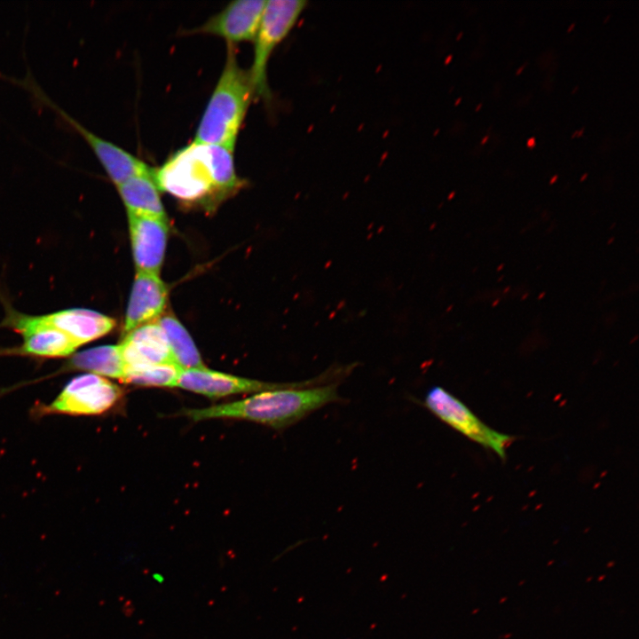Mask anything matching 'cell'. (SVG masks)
I'll use <instances>...</instances> for the list:
<instances>
[{
    "label": "cell",
    "mask_w": 639,
    "mask_h": 639,
    "mask_svg": "<svg viewBox=\"0 0 639 639\" xmlns=\"http://www.w3.org/2000/svg\"><path fill=\"white\" fill-rule=\"evenodd\" d=\"M265 4L266 0L233 1L201 26L190 29L187 33L219 36L224 38L227 44L233 45L241 42H253Z\"/></svg>",
    "instance_id": "cell-8"
},
{
    "label": "cell",
    "mask_w": 639,
    "mask_h": 639,
    "mask_svg": "<svg viewBox=\"0 0 639 639\" xmlns=\"http://www.w3.org/2000/svg\"><path fill=\"white\" fill-rule=\"evenodd\" d=\"M528 295H529V293H528V292H527V293H525V295H523V296H522V300H525V299H526V297L528 296Z\"/></svg>",
    "instance_id": "cell-31"
},
{
    "label": "cell",
    "mask_w": 639,
    "mask_h": 639,
    "mask_svg": "<svg viewBox=\"0 0 639 639\" xmlns=\"http://www.w3.org/2000/svg\"><path fill=\"white\" fill-rule=\"evenodd\" d=\"M157 322L166 336L173 359L179 367L183 369L204 367L191 335L175 317L161 316Z\"/></svg>",
    "instance_id": "cell-16"
},
{
    "label": "cell",
    "mask_w": 639,
    "mask_h": 639,
    "mask_svg": "<svg viewBox=\"0 0 639 639\" xmlns=\"http://www.w3.org/2000/svg\"><path fill=\"white\" fill-rule=\"evenodd\" d=\"M575 25H576V23H575V22H572V23L568 27L567 32L572 31V30L574 28Z\"/></svg>",
    "instance_id": "cell-23"
},
{
    "label": "cell",
    "mask_w": 639,
    "mask_h": 639,
    "mask_svg": "<svg viewBox=\"0 0 639 639\" xmlns=\"http://www.w3.org/2000/svg\"><path fill=\"white\" fill-rule=\"evenodd\" d=\"M545 296V292H542L540 295L538 296V299L540 300Z\"/></svg>",
    "instance_id": "cell-29"
},
{
    "label": "cell",
    "mask_w": 639,
    "mask_h": 639,
    "mask_svg": "<svg viewBox=\"0 0 639 639\" xmlns=\"http://www.w3.org/2000/svg\"><path fill=\"white\" fill-rule=\"evenodd\" d=\"M585 130V127H582L580 130H578L577 138H580Z\"/></svg>",
    "instance_id": "cell-21"
},
{
    "label": "cell",
    "mask_w": 639,
    "mask_h": 639,
    "mask_svg": "<svg viewBox=\"0 0 639 639\" xmlns=\"http://www.w3.org/2000/svg\"><path fill=\"white\" fill-rule=\"evenodd\" d=\"M504 267V264H501L497 268V271H501Z\"/></svg>",
    "instance_id": "cell-30"
},
{
    "label": "cell",
    "mask_w": 639,
    "mask_h": 639,
    "mask_svg": "<svg viewBox=\"0 0 639 639\" xmlns=\"http://www.w3.org/2000/svg\"><path fill=\"white\" fill-rule=\"evenodd\" d=\"M304 0L266 1L256 33L254 55L248 69L256 96L270 98L267 66L277 45L288 35L305 9Z\"/></svg>",
    "instance_id": "cell-4"
},
{
    "label": "cell",
    "mask_w": 639,
    "mask_h": 639,
    "mask_svg": "<svg viewBox=\"0 0 639 639\" xmlns=\"http://www.w3.org/2000/svg\"><path fill=\"white\" fill-rule=\"evenodd\" d=\"M502 278H503V276H501V278H500V279H499L498 280H499V281H500V280H502Z\"/></svg>",
    "instance_id": "cell-34"
},
{
    "label": "cell",
    "mask_w": 639,
    "mask_h": 639,
    "mask_svg": "<svg viewBox=\"0 0 639 639\" xmlns=\"http://www.w3.org/2000/svg\"><path fill=\"white\" fill-rule=\"evenodd\" d=\"M168 289L158 274L137 272L124 322V332L155 321L162 316Z\"/></svg>",
    "instance_id": "cell-11"
},
{
    "label": "cell",
    "mask_w": 639,
    "mask_h": 639,
    "mask_svg": "<svg viewBox=\"0 0 639 639\" xmlns=\"http://www.w3.org/2000/svg\"><path fill=\"white\" fill-rule=\"evenodd\" d=\"M499 302H500V299L494 300V301L493 302V304H492V306H493V307L496 306V305L499 304Z\"/></svg>",
    "instance_id": "cell-26"
},
{
    "label": "cell",
    "mask_w": 639,
    "mask_h": 639,
    "mask_svg": "<svg viewBox=\"0 0 639 639\" xmlns=\"http://www.w3.org/2000/svg\"><path fill=\"white\" fill-rule=\"evenodd\" d=\"M45 322L64 332L79 346L107 335L114 327V320L100 312L88 309H67L42 315Z\"/></svg>",
    "instance_id": "cell-13"
},
{
    "label": "cell",
    "mask_w": 639,
    "mask_h": 639,
    "mask_svg": "<svg viewBox=\"0 0 639 639\" xmlns=\"http://www.w3.org/2000/svg\"><path fill=\"white\" fill-rule=\"evenodd\" d=\"M182 367L176 363L140 364L124 367L122 382L141 386H177Z\"/></svg>",
    "instance_id": "cell-17"
},
{
    "label": "cell",
    "mask_w": 639,
    "mask_h": 639,
    "mask_svg": "<svg viewBox=\"0 0 639 639\" xmlns=\"http://www.w3.org/2000/svg\"><path fill=\"white\" fill-rule=\"evenodd\" d=\"M255 97L248 70L240 66L235 46L227 44L224 67L201 115L193 142L220 146L233 151Z\"/></svg>",
    "instance_id": "cell-3"
},
{
    "label": "cell",
    "mask_w": 639,
    "mask_h": 639,
    "mask_svg": "<svg viewBox=\"0 0 639 639\" xmlns=\"http://www.w3.org/2000/svg\"><path fill=\"white\" fill-rule=\"evenodd\" d=\"M509 289H510V287L508 286V287L503 290V293H508Z\"/></svg>",
    "instance_id": "cell-32"
},
{
    "label": "cell",
    "mask_w": 639,
    "mask_h": 639,
    "mask_svg": "<svg viewBox=\"0 0 639 639\" xmlns=\"http://www.w3.org/2000/svg\"><path fill=\"white\" fill-rule=\"evenodd\" d=\"M557 178H558V175L553 176L549 180V184L553 185L557 180Z\"/></svg>",
    "instance_id": "cell-20"
},
{
    "label": "cell",
    "mask_w": 639,
    "mask_h": 639,
    "mask_svg": "<svg viewBox=\"0 0 639 639\" xmlns=\"http://www.w3.org/2000/svg\"><path fill=\"white\" fill-rule=\"evenodd\" d=\"M122 397V390L118 385L87 373L72 378L50 404L39 406L36 412L40 416L99 415L111 410Z\"/></svg>",
    "instance_id": "cell-5"
},
{
    "label": "cell",
    "mask_w": 639,
    "mask_h": 639,
    "mask_svg": "<svg viewBox=\"0 0 639 639\" xmlns=\"http://www.w3.org/2000/svg\"><path fill=\"white\" fill-rule=\"evenodd\" d=\"M341 401L343 398L338 394L337 384L330 383L262 391L230 403L205 408H185L181 414L196 422L241 419L282 430L330 403Z\"/></svg>",
    "instance_id": "cell-2"
},
{
    "label": "cell",
    "mask_w": 639,
    "mask_h": 639,
    "mask_svg": "<svg viewBox=\"0 0 639 639\" xmlns=\"http://www.w3.org/2000/svg\"><path fill=\"white\" fill-rule=\"evenodd\" d=\"M67 369L84 370L100 376H123L124 363L118 345H103L82 351L67 362Z\"/></svg>",
    "instance_id": "cell-15"
},
{
    "label": "cell",
    "mask_w": 639,
    "mask_h": 639,
    "mask_svg": "<svg viewBox=\"0 0 639 639\" xmlns=\"http://www.w3.org/2000/svg\"><path fill=\"white\" fill-rule=\"evenodd\" d=\"M526 65H527V62L524 63V65H522L520 67H518L516 71V75H520L522 73V71L524 70V68L526 67Z\"/></svg>",
    "instance_id": "cell-19"
},
{
    "label": "cell",
    "mask_w": 639,
    "mask_h": 639,
    "mask_svg": "<svg viewBox=\"0 0 639 639\" xmlns=\"http://www.w3.org/2000/svg\"><path fill=\"white\" fill-rule=\"evenodd\" d=\"M137 272L158 274L164 259L169 226L167 218L128 213Z\"/></svg>",
    "instance_id": "cell-10"
},
{
    "label": "cell",
    "mask_w": 639,
    "mask_h": 639,
    "mask_svg": "<svg viewBox=\"0 0 639 639\" xmlns=\"http://www.w3.org/2000/svg\"><path fill=\"white\" fill-rule=\"evenodd\" d=\"M577 134H578V130H575V131L572 134L571 138H577Z\"/></svg>",
    "instance_id": "cell-28"
},
{
    "label": "cell",
    "mask_w": 639,
    "mask_h": 639,
    "mask_svg": "<svg viewBox=\"0 0 639 639\" xmlns=\"http://www.w3.org/2000/svg\"><path fill=\"white\" fill-rule=\"evenodd\" d=\"M578 88H579V86L576 85V86L573 88L572 93H575V91H577Z\"/></svg>",
    "instance_id": "cell-33"
},
{
    "label": "cell",
    "mask_w": 639,
    "mask_h": 639,
    "mask_svg": "<svg viewBox=\"0 0 639 639\" xmlns=\"http://www.w3.org/2000/svg\"><path fill=\"white\" fill-rule=\"evenodd\" d=\"M154 181L159 191L185 204L210 209L243 185L236 172L233 151L193 141L154 169Z\"/></svg>",
    "instance_id": "cell-1"
},
{
    "label": "cell",
    "mask_w": 639,
    "mask_h": 639,
    "mask_svg": "<svg viewBox=\"0 0 639 639\" xmlns=\"http://www.w3.org/2000/svg\"><path fill=\"white\" fill-rule=\"evenodd\" d=\"M5 324L21 334L23 343L15 351L41 358H63L71 355L79 345L67 334L44 321L42 316L11 312Z\"/></svg>",
    "instance_id": "cell-9"
},
{
    "label": "cell",
    "mask_w": 639,
    "mask_h": 639,
    "mask_svg": "<svg viewBox=\"0 0 639 639\" xmlns=\"http://www.w3.org/2000/svg\"><path fill=\"white\" fill-rule=\"evenodd\" d=\"M116 187L128 213L167 218L154 178H133Z\"/></svg>",
    "instance_id": "cell-14"
},
{
    "label": "cell",
    "mask_w": 639,
    "mask_h": 639,
    "mask_svg": "<svg viewBox=\"0 0 639 639\" xmlns=\"http://www.w3.org/2000/svg\"><path fill=\"white\" fill-rule=\"evenodd\" d=\"M118 346L124 367L176 363L166 336L156 320L141 325L125 334Z\"/></svg>",
    "instance_id": "cell-12"
},
{
    "label": "cell",
    "mask_w": 639,
    "mask_h": 639,
    "mask_svg": "<svg viewBox=\"0 0 639 639\" xmlns=\"http://www.w3.org/2000/svg\"><path fill=\"white\" fill-rule=\"evenodd\" d=\"M588 173H584V174L580 177V182L584 181V180L588 178Z\"/></svg>",
    "instance_id": "cell-24"
},
{
    "label": "cell",
    "mask_w": 639,
    "mask_h": 639,
    "mask_svg": "<svg viewBox=\"0 0 639 639\" xmlns=\"http://www.w3.org/2000/svg\"><path fill=\"white\" fill-rule=\"evenodd\" d=\"M482 106H483V103H479V104L476 106L475 111H476V112L479 111V109L482 107Z\"/></svg>",
    "instance_id": "cell-25"
},
{
    "label": "cell",
    "mask_w": 639,
    "mask_h": 639,
    "mask_svg": "<svg viewBox=\"0 0 639 639\" xmlns=\"http://www.w3.org/2000/svg\"><path fill=\"white\" fill-rule=\"evenodd\" d=\"M488 139H489V135H485V136L481 139V144H482V145L485 144Z\"/></svg>",
    "instance_id": "cell-22"
},
{
    "label": "cell",
    "mask_w": 639,
    "mask_h": 639,
    "mask_svg": "<svg viewBox=\"0 0 639 639\" xmlns=\"http://www.w3.org/2000/svg\"><path fill=\"white\" fill-rule=\"evenodd\" d=\"M611 14L607 15V16L605 17V19L604 20V23H606V22L611 19Z\"/></svg>",
    "instance_id": "cell-27"
},
{
    "label": "cell",
    "mask_w": 639,
    "mask_h": 639,
    "mask_svg": "<svg viewBox=\"0 0 639 639\" xmlns=\"http://www.w3.org/2000/svg\"><path fill=\"white\" fill-rule=\"evenodd\" d=\"M536 146V138L534 137H531L526 140V146L530 149L534 148Z\"/></svg>",
    "instance_id": "cell-18"
},
{
    "label": "cell",
    "mask_w": 639,
    "mask_h": 639,
    "mask_svg": "<svg viewBox=\"0 0 639 639\" xmlns=\"http://www.w3.org/2000/svg\"><path fill=\"white\" fill-rule=\"evenodd\" d=\"M322 376L300 383H274L239 377L203 367L182 369L177 386L210 398L239 393L262 392L284 388L319 385Z\"/></svg>",
    "instance_id": "cell-7"
},
{
    "label": "cell",
    "mask_w": 639,
    "mask_h": 639,
    "mask_svg": "<svg viewBox=\"0 0 639 639\" xmlns=\"http://www.w3.org/2000/svg\"><path fill=\"white\" fill-rule=\"evenodd\" d=\"M423 405L434 415L469 439L506 459L513 436L499 432L483 422L463 402L441 386L431 387Z\"/></svg>",
    "instance_id": "cell-6"
}]
</instances>
